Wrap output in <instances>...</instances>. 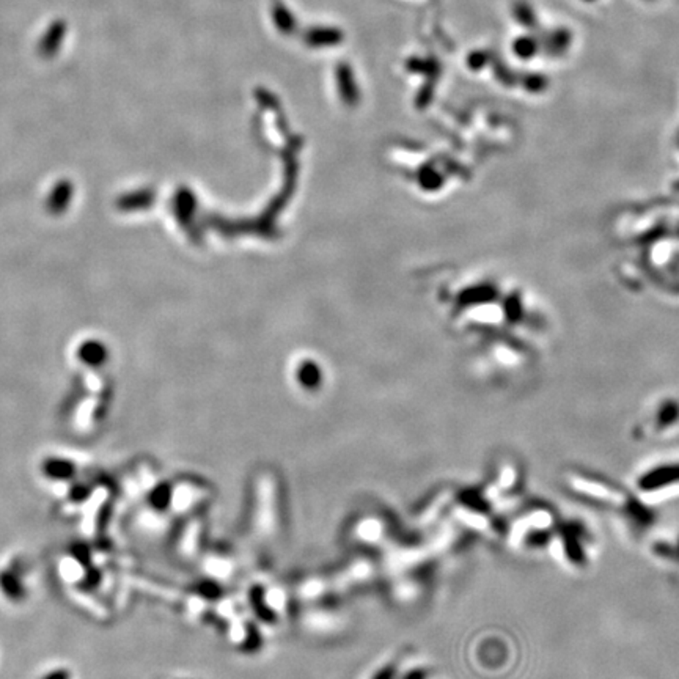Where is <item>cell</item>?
<instances>
[{
    "label": "cell",
    "instance_id": "5",
    "mask_svg": "<svg viewBox=\"0 0 679 679\" xmlns=\"http://www.w3.org/2000/svg\"><path fill=\"white\" fill-rule=\"evenodd\" d=\"M587 2H593V0H587Z\"/></svg>",
    "mask_w": 679,
    "mask_h": 679
},
{
    "label": "cell",
    "instance_id": "1",
    "mask_svg": "<svg viewBox=\"0 0 679 679\" xmlns=\"http://www.w3.org/2000/svg\"><path fill=\"white\" fill-rule=\"evenodd\" d=\"M679 483V466H669L646 473L640 479L643 489H660Z\"/></svg>",
    "mask_w": 679,
    "mask_h": 679
},
{
    "label": "cell",
    "instance_id": "4",
    "mask_svg": "<svg viewBox=\"0 0 679 679\" xmlns=\"http://www.w3.org/2000/svg\"><path fill=\"white\" fill-rule=\"evenodd\" d=\"M514 11H516V17L520 24H524L525 27H530V28L536 27V16L530 5H527L525 2H520L518 3V7Z\"/></svg>",
    "mask_w": 679,
    "mask_h": 679
},
{
    "label": "cell",
    "instance_id": "2",
    "mask_svg": "<svg viewBox=\"0 0 679 679\" xmlns=\"http://www.w3.org/2000/svg\"><path fill=\"white\" fill-rule=\"evenodd\" d=\"M571 44V33L566 28H558L549 35V38L544 41V46H546V52L550 57H558L561 54H565L566 49L570 48Z\"/></svg>",
    "mask_w": 679,
    "mask_h": 679
},
{
    "label": "cell",
    "instance_id": "3",
    "mask_svg": "<svg viewBox=\"0 0 679 679\" xmlns=\"http://www.w3.org/2000/svg\"><path fill=\"white\" fill-rule=\"evenodd\" d=\"M514 52L520 58H531L538 52V41L531 37H522L514 43Z\"/></svg>",
    "mask_w": 679,
    "mask_h": 679
}]
</instances>
